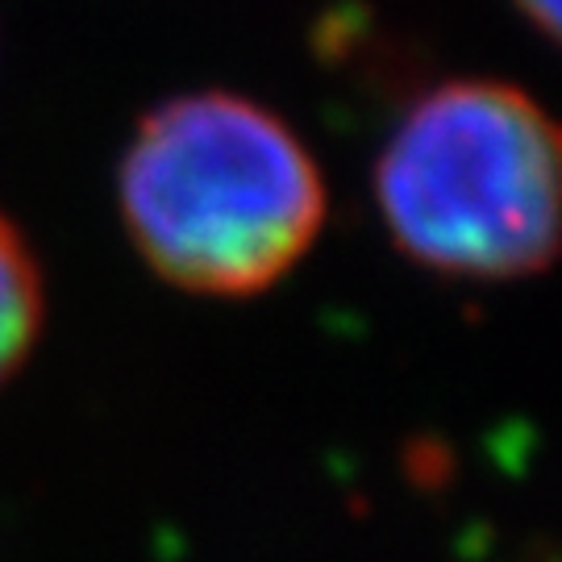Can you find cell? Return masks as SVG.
<instances>
[{
	"instance_id": "cell-1",
	"label": "cell",
	"mask_w": 562,
	"mask_h": 562,
	"mask_svg": "<svg viewBox=\"0 0 562 562\" xmlns=\"http://www.w3.org/2000/svg\"><path fill=\"white\" fill-rule=\"evenodd\" d=\"M138 255L201 296L283 280L325 225V180L288 125L234 92H188L138 125L121 159Z\"/></svg>"
},
{
	"instance_id": "cell-2",
	"label": "cell",
	"mask_w": 562,
	"mask_h": 562,
	"mask_svg": "<svg viewBox=\"0 0 562 562\" xmlns=\"http://www.w3.org/2000/svg\"><path fill=\"white\" fill-rule=\"evenodd\" d=\"M375 201L408 259L459 280H521L559 250V134L513 83L454 80L383 146Z\"/></svg>"
},
{
	"instance_id": "cell-3",
	"label": "cell",
	"mask_w": 562,
	"mask_h": 562,
	"mask_svg": "<svg viewBox=\"0 0 562 562\" xmlns=\"http://www.w3.org/2000/svg\"><path fill=\"white\" fill-rule=\"evenodd\" d=\"M42 325V276L30 246L0 217V383L34 350Z\"/></svg>"
},
{
	"instance_id": "cell-4",
	"label": "cell",
	"mask_w": 562,
	"mask_h": 562,
	"mask_svg": "<svg viewBox=\"0 0 562 562\" xmlns=\"http://www.w3.org/2000/svg\"><path fill=\"white\" fill-rule=\"evenodd\" d=\"M517 9H521L525 18L533 21L550 42L559 38V0H517Z\"/></svg>"
}]
</instances>
